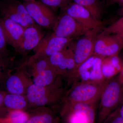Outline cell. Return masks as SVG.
Here are the masks:
<instances>
[{
	"label": "cell",
	"mask_w": 123,
	"mask_h": 123,
	"mask_svg": "<svg viewBox=\"0 0 123 123\" xmlns=\"http://www.w3.org/2000/svg\"><path fill=\"white\" fill-rule=\"evenodd\" d=\"M123 80L120 73L105 82L100 98L96 123H102L123 103Z\"/></svg>",
	"instance_id": "cell-1"
},
{
	"label": "cell",
	"mask_w": 123,
	"mask_h": 123,
	"mask_svg": "<svg viewBox=\"0 0 123 123\" xmlns=\"http://www.w3.org/2000/svg\"><path fill=\"white\" fill-rule=\"evenodd\" d=\"M60 79L48 86H40L31 84L26 92L28 102L36 106L44 107L56 103L63 98V90L61 87Z\"/></svg>",
	"instance_id": "cell-2"
},
{
	"label": "cell",
	"mask_w": 123,
	"mask_h": 123,
	"mask_svg": "<svg viewBox=\"0 0 123 123\" xmlns=\"http://www.w3.org/2000/svg\"><path fill=\"white\" fill-rule=\"evenodd\" d=\"M105 82H75L64 97L65 103H83L95 105L100 98Z\"/></svg>",
	"instance_id": "cell-3"
},
{
	"label": "cell",
	"mask_w": 123,
	"mask_h": 123,
	"mask_svg": "<svg viewBox=\"0 0 123 123\" xmlns=\"http://www.w3.org/2000/svg\"><path fill=\"white\" fill-rule=\"evenodd\" d=\"M51 66L59 75H62L76 81L77 70L74 58L73 50L67 47L56 52L48 58Z\"/></svg>",
	"instance_id": "cell-4"
},
{
	"label": "cell",
	"mask_w": 123,
	"mask_h": 123,
	"mask_svg": "<svg viewBox=\"0 0 123 123\" xmlns=\"http://www.w3.org/2000/svg\"><path fill=\"white\" fill-rule=\"evenodd\" d=\"M52 29L53 34L57 37L73 38L85 35L90 31L63 11L57 17Z\"/></svg>",
	"instance_id": "cell-5"
},
{
	"label": "cell",
	"mask_w": 123,
	"mask_h": 123,
	"mask_svg": "<svg viewBox=\"0 0 123 123\" xmlns=\"http://www.w3.org/2000/svg\"><path fill=\"white\" fill-rule=\"evenodd\" d=\"M73 38L57 37L53 33L45 35L38 45L34 49L35 54L27 62L40 58H49L68 46Z\"/></svg>",
	"instance_id": "cell-6"
},
{
	"label": "cell",
	"mask_w": 123,
	"mask_h": 123,
	"mask_svg": "<svg viewBox=\"0 0 123 123\" xmlns=\"http://www.w3.org/2000/svg\"><path fill=\"white\" fill-rule=\"evenodd\" d=\"M0 11L2 17L9 18L24 28L37 25L29 15L23 3L18 0L5 1L0 3Z\"/></svg>",
	"instance_id": "cell-7"
},
{
	"label": "cell",
	"mask_w": 123,
	"mask_h": 123,
	"mask_svg": "<svg viewBox=\"0 0 123 123\" xmlns=\"http://www.w3.org/2000/svg\"><path fill=\"white\" fill-rule=\"evenodd\" d=\"M23 3L36 24L44 29L52 28L57 17L49 7L35 0L24 1Z\"/></svg>",
	"instance_id": "cell-8"
},
{
	"label": "cell",
	"mask_w": 123,
	"mask_h": 123,
	"mask_svg": "<svg viewBox=\"0 0 123 123\" xmlns=\"http://www.w3.org/2000/svg\"><path fill=\"white\" fill-rule=\"evenodd\" d=\"M98 30H90L77 42L73 50L75 67H78L94 54L95 44Z\"/></svg>",
	"instance_id": "cell-9"
},
{
	"label": "cell",
	"mask_w": 123,
	"mask_h": 123,
	"mask_svg": "<svg viewBox=\"0 0 123 123\" xmlns=\"http://www.w3.org/2000/svg\"><path fill=\"white\" fill-rule=\"evenodd\" d=\"M62 9L89 30L99 31L103 25L102 21L95 19L87 9L74 2H70Z\"/></svg>",
	"instance_id": "cell-10"
},
{
	"label": "cell",
	"mask_w": 123,
	"mask_h": 123,
	"mask_svg": "<svg viewBox=\"0 0 123 123\" xmlns=\"http://www.w3.org/2000/svg\"><path fill=\"white\" fill-rule=\"evenodd\" d=\"M37 25L25 28L21 43L16 51L21 55H25L34 50L38 45L45 33Z\"/></svg>",
	"instance_id": "cell-11"
},
{
	"label": "cell",
	"mask_w": 123,
	"mask_h": 123,
	"mask_svg": "<svg viewBox=\"0 0 123 123\" xmlns=\"http://www.w3.org/2000/svg\"><path fill=\"white\" fill-rule=\"evenodd\" d=\"M7 43L12 47L15 51L21 43L25 28L9 18H0Z\"/></svg>",
	"instance_id": "cell-12"
},
{
	"label": "cell",
	"mask_w": 123,
	"mask_h": 123,
	"mask_svg": "<svg viewBox=\"0 0 123 123\" xmlns=\"http://www.w3.org/2000/svg\"><path fill=\"white\" fill-rule=\"evenodd\" d=\"M26 65H23L14 73L11 74L9 71L5 79L3 88L7 93L24 95L26 94L27 86L24 82V77H22L26 71Z\"/></svg>",
	"instance_id": "cell-13"
},
{
	"label": "cell",
	"mask_w": 123,
	"mask_h": 123,
	"mask_svg": "<svg viewBox=\"0 0 123 123\" xmlns=\"http://www.w3.org/2000/svg\"><path fill=\"white\" fill-rule=\"evenodd\" d=\"M62 112H72L82 117L86 123H95V105L83 103L65 104Z\"/></svg>",
	"instance_id": "cell-14"
},
{
	"label": "cell",
	"mask_w": 123,
	"mask_h": 123,
	"mask_svg": "<svg viewBox=\"0 0 123 123\" xmlns=\"http://www.w3.org/2000/svg\"><path fill=\"white\" fill-rule=\"evenodd\" d=\"M26 123H62L60 117L52 110H47L29 115Z\"/></svg>",
	"instance_id": "cell-15"
},
{
	"label": "cell",
	"mask_w": 123,
	"mask_h": 123,
	"mask_svg": "<svg viewBox=\"0 0 123 123\" xmlns=\"http://www.w3.org/2000/svg\"><path fill=\"white\" fill-rule=\"evenodd\" d=\"M29 102L24 95L6 93L4 98L3 105L10 110H22L28 105Z\"/></svg>",
	"instance_id": "cell-16"
},
{
	"label": "cell",
	"mask_w": 123,
	"mask_h": 123,
	"mask_svg": "<svg viewBox=\"0 0 123 123\" xmlns=\"http://www.w3.org/2000/svg\"><path fill=\"white\" fill-rule=\"evenodd\" d=\"M59 75L51 66L34 76L33 84L40 86L52 85L59 79Z\"/></svg>",
	"instance_id": "cell-17"
},
{
	"label": "cell",
	"mask_w": 123,
	"mask_h": 123,
	"mask_svg": "<svg viewBox=\"0 0 123 123\" xmlns=\"http://www.w3.org/2000/svg\"><path fill=\"white\" fill-rule=\"evenodd\" d=\"M87 9L95 19L101 21L104 12V2L101 0H72Z\"/></svg>",
	"instance_id": "cell-18"
},
{
	"label": "cell",
	"mask_w": 123,
	"mask_h": 123,
	"mask_svg": "<svg viewBox=\"0 0 123 123\" xmlns=\"http://www.w3.org/2000/svg\"><path fill=\"white\" fill-rule=\"evenodd\" d=\"M123 48V42L121 38L117 35H112L102 57L105 58L118 55Z\"/></svg>",
	"instance_id": "cell-19"
},
{
	"label": "cell",
	"mask_w": 123,
	"mask_h": 123,
	"mask_svg": "<svg viewBox=\"0 0 123 123\" xmlns=\"http://www.w3.org/2000/svg\"><path fill=\"white\" fill-rule=\"evenodd\" d=\"M104 57L95 55L92 66V69L90 72L89 81L104 82L102 73V66Z\"/></svg>",
	"instance_id": "cell-20"
},
{
	"label": "cell",
	"mask_w": 123,
	"mask_h": 123,
	"mask_svg": "<svg viewBox=\"0 0 123 123\" xmlns=\"http://www.w3.org/2000/svg\"><path fill=\"white\" fill-rule=\"evenodd\" d=\"M29 114L22 110L10 111L6 118L0 119V123H26Z\"/></svg>",
	"instance_id": "cell-21"
},
{
	"label": "cell",
	"mask_w": 123,
	"mask_h": 123,
	"mask_svg": "<svg viewBox=\"0 0 123 123\" xmlns=\"http://www.w3.org/2000/svg\"><path fill=\"white\" fill-rule=\"evenodd\" d=\"M111 35L104 34L98 36L95 44L94 55L102 57L104 52L111 39Z\"/></svg>",
	"instance_id": "cell-22"
},
{
	"label": "cell",
	"mask_w": 123,
	"mask_h": 123,
	"mask_svg": "<svg viewBox=\"0 0 123 123\" xmlns=\"http://www.w3.org/2000/svg\"><path fill=\"white\" fill-rule=\"evenodd\" d=\"M102 73L105 80L112 78L119 73L110 62L109 57L104 58L102 66Z\"/></svg>",
	"instance_id": "cell-23"
},
{
	"label": "cell",
	"mask_w": 123,
	"mask_h": 123,
	"mask_svg": "<svg viewBox=\"0 0 123 123\" xmlns=\"http://www.w3.org/2000/svg\"><path fill=\"white\" fill-rule=\"evenodd\" d=\"M123 31V16L109 26L105 28L103 34H118Z\"/></svg>",
	"instance_id": "cell-24"
},
{
	"label": "cell",
	"mask_w": 123,
	"mask_h": 123,
	"mask_svg": "<svg viewBox=\"0 0 123 123\" xmlns=\"http://www.w3.org/2000/svg\"><path fill=\"white\" fill-rule=\"evenodd\" d=\"M7 43L0 22V57H9L10 51L7 48Z\"/></svg>",
	"instance_id": "cell-25"
},
{
	"label": "cell",
	"mask_w": 123,
	"mask_h": 123,
	"mask_svg": "<svg viewBox=\"0 0 123 123\" xmlns=\"http://www.w3.org/2000/svg\"><path fill=\"white\" fill-rule=\"evenodd\" d=\"M40 1L49 7H60L63 8L72 2V0H40Z\"/></svg>",
	"instance_id": "cell-26"
},
{
	"label": "cell",
	"mask_w": 123,
	"mask_h": 123,
	"mask_svg": "<svg viewBox=\"0 0 123 123\" xmlns=\"http://www.w3.org/2000/svg\"><path fill=\"white\" fill-rule=\"evenodd\" d=\"M119 107L110 114L102 123H123V119L120 114Z\"/></svg>",
	"instance_id": "cell-27"
},
{
	"label": "cell",
	"mask_w": 123,
	"mask_h": 123,
	"mask_svg": "<svg viewBox=\"0 0 123 123\" xmlns=\"http://www.w3.org/2000/svg\"><path fill=\"white\" fill-rule=\"evenodd\" d=\"M110 62L112 64V66L120 73L121 72L123 68V63L118 55L113 56L109 57Z\"/></svg>",
	"instance_id": "cell-28"
},
{
	"label": "cell",
	"mask_w": 123,
	"mask_h": 123,
	"mask_svg": "<svg viewBox=\"0 0 123 123\" xmlns=\"http://www.w3.org/2000/svg\"><path fill=\"white\" fill-rule=\"evenodd\" d=\"M10 63L9 57H0V74L8 69Z\"/></svg>",
	"instance_id": "cell-29"
},
{
	"label": "cell",
	"mask_w": 123,
	"mask_h": 123,
	"mask_svg": "<svg viewBox=\"0 0 123 123\" xmlns=\"http://www.w3.org/2000/svg\"><path fill=\"white\" fill-rule=\"evenodd\" d=\"M9 70L8 69L0 74V91H2L1 90V89L3 88L5 79L8 73Z\"/></svg>",
	"instance_id": "cell-30"
},
{
	"label": "cell",
	"mask_w": 123,
	"mask_h": 123,
	"mask_svg": "<svg viewBox=\"0 0 123 123\" xmlns=\"http://www.w3.org/2000/svg\"><path fill=\"white\" fill-rule=\"evenodd\" d=\"M108 3L110 5L118 4L123 6V0H109Z\"/></svg>",
	"instance_id": "cell-31"
},
{
	"label": "cell",
	"mask_w": 123,
	"mask_h": 123,
	"mask_svg": "<svg viewBox=\"0 0 123 123\" xmlns=\"http://www.w3.org/2000/svg\"><path fill=\"white\" fill-rule=\"evenodd\" d=\"M6 93L3 91H0V107L3 105L4 98Z\"/></svg>",
	"instance_id": "cell-32"
},
{
	"label": "cell",
	"mask_w": 123,
	"mask_h": 123,
	"mask_svg": "<svg viewBox=\"0 0 123 123\" xmlns=\"http://www.w3.org/2000/svg\"><path fill=\"white\" fill-rule=\"evenodd\" d=\"M119 111L120 114L123 120V103L119 107Z\"/></svg>",
	"instance_id": "cell-33"
},
{
	"label": "cell",
	"mask_w": 123,
	"mask_h": 123,
	"mask_svg": "<svg viewBox=\"0 0 123 123\" xmlns=\"http://www.w3.org/2000/svg\"><path fill=\"white\" fill-rule=\"evenodd\" d=\"M116 35H118L121 38V39L122 40L123 42V31L121 32V33H119L118 34Z\"/></svg>",
	"instance_id": "cell-34"
},
{
	"label": "cell",
	"mask_w": 123,
	"mask_h": 123,
	"mask_svg": "<svg viewBox=\"0 0 123 123\" xmlns=\"http://www.w3.org/2000/svg\"><path fill=\"white\" fill-rule=\"evenodd\" d=\"M120 74L123 80V68H122V70H121V72L120 73Z\"/></svg>",
	"instance_id": "cell-35"
},
{
	"label": "cell",
	"mask_w": 123,
	"mask_h": 123,
	"mask_svg": "<svg viewBox=\"0 0 123 123\" xmlns=\"http://www.w3.org/2000/svg\"><path fill=\"white\" fill-rule=\"evenodd\" d=\"M119 13L120 14H123V8L121 9V10L120 11Z\"/></svg>",
	"instance_id": "cell-36"
},
{
	"label": "cell",
	"mask_w": 123,
	"mask_h": 123,
	"mask_svg": "<svg viewBox=\"0 0 123 123\" xmlns=\"http://www.w3.org/2000/svg\"><path fill=\"white\" fill-rule=\"evenodd\" d=\"M24 1H29L32 0H24Z\"/></svg>",
	"instance_id": "cell-37"
},
{
	"label": "cell",
	"mask_w": 123,
	"mask_h": 123,
	"mask_svg": "<svg viewBox=\"0 0 123 123\" xmlns=\"http://www.w3.org/2000/svg\"><path fill=\"white\" fill-rule=\"evenodd\" d=\"M101 0L103 2H104L106 0Z\"/></svg>",
	"instance_id": "cell-38"
},
{
	"label": "cell",
	"mask_w": 123,
	"mask_h": 123,
	"mask_svg": "<svg viewBox=\"0 0 123 123\" xmlns=\"http://www.w3.org/2000/svg\"><path fill=\"white\" fill-rule=\"evenodd\" d=\"M11 0H5V1H8Z\"/></svg>",
	"instance_id": "cell-39"
},
{
	"label": "cell",
	"mask_w": 123,
	"mask_h": 123,
	"mask_svg": "<svg viewBox=\"0 0 123 123\" xmlns=\"http://www.w3.org/2000/svg\"><path fill=\"white\" fill-rule=\"evenodd\" d=\"M123 103H122V104H123Z\"/></svg>",
	"instance_id": "cell-40"
}]
</instances>
